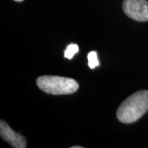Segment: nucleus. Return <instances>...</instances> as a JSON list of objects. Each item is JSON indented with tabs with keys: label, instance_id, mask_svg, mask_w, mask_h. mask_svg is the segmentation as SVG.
Wrapping results in <instances>:
<instances>
[{
	"label": "nucleus",
	"instance_id": "nucleus-1",
	"mask_svg": "<svg viewBox=\"0 0 148 148\" xmlns=\"http://www.w3.org/2000/svg\"><path fill=\"white\" fill-rule=\"evenodd\" d=\"M148 110V90L137 91L130 95L119 106L117 118L123 123H132Z\"/></svg>",
	"mask_w": 148,
	"mask_h": 148
},
{
	"label": "nucleus",
	"instance_id": "nucleus-2",
	"mask_svg": "<svg viewBox=\"0 0 148 148\" xmlns=\"http://www.w3.org/2000/svg\"><path fill=\"white\" fill-rule=\"evenodd\" d=\"M40 90L50 95H69L76 92L79 84L76 80L58 76H41L36 81Z\"/></svg>",
	"mask_w": 148,
	"mask_h": 148
},
{
	"label": "nucleus",
	"instance_id": "nucleus-3",
	"mask_svg": "<svg viewBox=\"0 0 148 148\" xmlns=\"http://www.w3.org/2000/svg\"><path fill=\"white\" fill-rule=\"evenodd\" d=\"M123 10L129 18L135 21H148V2L147 0H124Z\"/></svg>",
	"mask_w": 148,
	"mask_h": 148
},
{
	"label": "nucleus",
	"instance_id": "nucleus-4",
	"mask_svg": "<svg viewBox=\"0 0 148 148\" xmlns=\"http://www.w3.org/2000/svg\"><path fill=\"white\" fill-rule=\"evenodd\" d=\"M0 135L4 141L14 148L27 147V139L22 135L14 132L3 120L0 121Z\"/></svg>",
	"mask_w": 148,
	"mask_h": 148
},
{
	"label": "nucleus",
	"instance_id": "nucleus-5",
	"mask_svg": "<svg viewBox=\"0 0 148 148\" xmlns=\"http://www.w3.org/2000/svg\"><path fill=\"white\" fill-rule=\"evenodd\" d=\"M79 51V47L76 44H70L64 51V57L69 59H72L73 56Z\"/></svg>",
	"mask_w": 148,
	"mask_h": 148
},
{
	"label": "nucleus",
	"instance_id": "nucleus-6",
	"mask_svg": "<svg viewBox=\"0 0 148 148\" xmlns=\"http://www.w3.org/2000/svg\"><path fill=\"white\" fill-rule=\"evenodd\" d=\"M87 58H88V66L90 69H94L100 65V62L97 58V53L95 51H91L88 53Z\"/></svg>",
	"mask_w": 148,
	"mask_h": 148
},
{
	"label": "nucleus",
	"instance_id": "nucleus-7",
	"mask_svg": "<svg viewBox=\"0 0 148 148\" xmlns=\"http://www.w3.org/2000/svg\"><path fill=\"white\" fill-rule=\"evenodd\" d=\"M72 148H82V147H77V146H74V147H72Z\"/></svg>",
	"mask_w": 148,
	"mask_h": 148
},
{
	"label": "nucleus",
	"instance_id": "nucleus-8",
	"mask_svg": "<svg viewBox=\"0 0 148 148\" xmlns=\"http://www.w3.org/2000/svg\"><path fill=\"white\" fill-rule=\"evenodd\" d=\"M14 1H16V2H22L23 0H14Z\"/></svg>",
	"mask_w": 148,
	"mask_h": 148
}]
</instances>
